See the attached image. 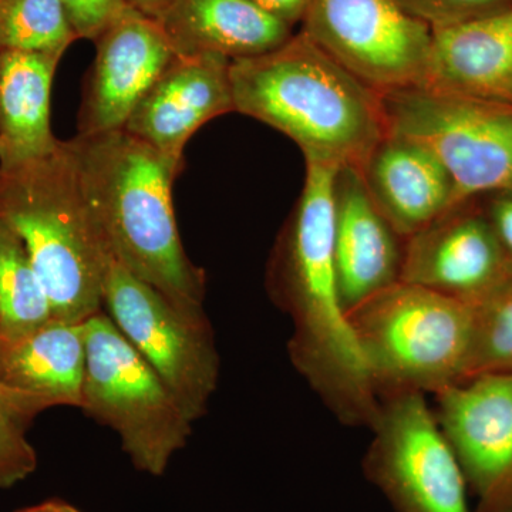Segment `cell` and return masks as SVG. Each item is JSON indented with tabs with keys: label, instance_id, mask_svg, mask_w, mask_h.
<instances>
[{
	"label": "cell",
	"instance_id": "obj_1",
	"mask_svg": "<svg viewBox=\"0 0 512 512\" xmlns=\"http://www.w3.org/2000/svg\"><path fill=\"white\" fill-rule=\"evenodd\" d=\"M266 289L291 319L288 355L296 372L339 423L372 429L380 399L340 298L329 181L303 183L272 249Z\"/></svg>",
	"mask_w": 512,
	"mask_h": 512
},
{
	"label": "cell",
	"instance_id": "obj_2",
	"mask_svg": "<svg viewBox=\"0 0 512 512\" xmlns=\"http://www.w3.org/2000/svg\"><path fill=\"white\" fill-rule=\"evenodd\" d=\"M111 254L185 311H205L207 274L185 252L173 185L183 163L121 128L64 141Z\"/></svg>",
	"mask_w": 512,
	"mask_h": 512
},
{
	"label": "cell",
	"instance_id": "obj_3",
	"mask_svg": "<svg viewBox=\"0 0 512 512\" xmlns=\"http://www.w3.org/2000/svg\"><path fill=\"white\" fill-rule=\"evenodd\" d=\"M235 111L291 138L305 160L359 167L386 134L380 93L302 32L231 63Z\"/></svg>",
	"mask_w": 512,
	"mask_h": 512
},
{
	"label": "cell",
	"instance_id": "obj_4",
	"mask_svg": "<svg viewBox=\"0 0 512 512\" xmlns=\"http://www.w3.org/2000/svg\"><path fill=\"white\" fill-rule=\"evenodd\" d=\"M0 220L25 244L55 319L86 322L103 311L113 254L63 140L47 156L0 168Z\"/></svg>",
	"mask_w": 512,
	"mask_h": 512
},
{
	"label": "cell",
	"instance_id": "obj_5",
	"mask_svg": "<svg viewBox=\"0 0 512 512\" xmlns=\"http://www.w3.org/2000/svg\"><path fill=\"white\" fill-rule=\"evenodd\" d=\"M379 399L467 382L476 306L397 282L348 313Z\"/></svg>",
	"mask_w": 512,
	"mask_h": 512
},
{
	"label": "cell",
	"instance_id": "obj_6",
	"mask_svg": "<svg viewBox=\"0 0 512 512\" xmlns=\"http://www.w3.org/2000/svg\"><path fill=\"white\" fill-rule=\"evenodd\" d=\"M80 410L113 430L134 468L153 477L167 471L194 424L104 311L86 320Z\"/></svg>",
	"mask_w": 512,
	"mask_h": 512
},
{
	"label": "cell",
	"instance_id": "obj_7",
	"mask_svg": "<svg viewBox=\"0 0 512 512\" xmlns=\"http://www.w3.org/2000/svg\"><path fill=\"white\" fill-rule=\"evenodd\" d=\"M386 133L416 141L446 168L457 205L512 191V104L426 84L380 93Z\"/></svg>",
	"mask_w": 512,
	"mask_h": 512
},
{
	"label": "cell",
	"instance_id": "obj_8",
	"mask_svg": "<svg viewBox=\"0 0 512 512\" xmlns=\"http://www.w3.org/2000/svg\"><path fill=\"white\" fill-rule=\"evenodd\" d=\"M103 311L156 370L191 423L202 419L217 392L221 369L207 312L178 308L114 255L104 278Z\"/></svg>",
	"mask_w": 512,
	"mask_h": 512
},
{
	"label": "cell",
	"instance_id": "obj_9",
	"mask_svg": "<svg viewBox=\"0 0 512 512\" xmlns=\"http://www.w3.org/2000/svg\"><path fill=\"white\" fill-rule=\"evenodd\" d=\"M373 439L363 458L367 480L396 512H477L467 480L426 394L380 399Z\"/></svg>",
	"mask_w": 512,
	"mask_h": 512
},
{
	"label": "cell",
	"instance_id": "obj_10",
	"mask_svg": "<svg viewBox=\"0 0 512 512\" xmlns=\"http://www.w3.org/2000/svg\"><path fill=\"white\" fill-rule=\"evenodd\" d=\"M303 35L376 92L424 84L431 29L397 0H309Z\"/></svg>",
	"mask_w": 512,
	"mask_h": 512
},
{
	"label": "cell",
	"instance_id": "obj_11",
	"mask_svg": "<svg viewBox=\"0 0 512 512\" xmlns=\"http://www.w3.org/2000/svg\"><path fill=\"white\" fill-rule=\"evenodd\" d=\"M434 397L477 512H512V375L473 377Z\"/></svg>",
	"mask_w": 512,
	"mask_h": 512
},
{
	"label": "cell",
	"instance_id": "obj_12",
	"mask_svg": "<svg viewBox=\"0 0 512 512\" xmlns=\"http://www.w3.org/2000/svg\"><path fill=\"white\" fill-rule=\"evenodd\" d=\"M474 202L451 208L406 239L400 281L474 306L510 281L511 262Z\"/></svg>",
	"mask_w": 512,
	"mask_h": 512
},
{
	"label": "cell",
	"instance_id": "obj_13",
	"mask_svg": "<svg viewBox=\"0 0 512 512\" xmlns=\"http://www.w3.org/2000/svg\"><path fill=\"white\" fill-rule=\"evenodd\" d=\"M94 43L96 59L84 86L77 134L124 128L144 94L177 56L160 23L130 5Z\"/></svg>",
	"mask_w": 512,
	"mask_h": 512
},
{
	"label": "cell",
	"instance_id": "obj_14",
	"mask_svg": "<svg viewBox=\"0 0 512 512\" xmlns=\"http://www.w3.org/2000/svg\"><path fill=\"white\" fill-rule=\"evenodd\" d=\"M231 63L214 53L175 56L130 114L124 130L183 163L188 140L208 121L235 111Z\"/></svg>",
	"mask_w": 512,
	"mask_h": 512
},
{
	"label": "cell",
	"instance_id": "obj_15",
	"mask_svg": "<svg viewBox=\"0 0 512 512\" xmlns=\"http://www.w3.org/2000/svg\"><path fill=\"white\" fill-rule=\"evenodd\" d=\"M403 238L370 197L359 168L333 178V256L346 313L402 279Z\"/></svg>",
	"mask_w": 512,
	"mask_h": 512
},
{
	"label": "cell",
	"instance_id": "obj_16",
	"mask_svg": "<svg viewBox=\"0 0 512 512\" xmlns=\"http://www.w3.org/2000/svg\"><path fill=\"white\" fill-rule=\"evenodd\" d=\"M367 191L403 238L457 207L453 180L426 147L386 133L359 165Z\"/></svg>",
	"mask_w": 512,
	"mask_h": 512
},
{
	"label": "cell",
	"instance_id": "obj_17",
	"mask_svg": "<svg viewBox=\"0 0 512 512\" xmlns=\"http://www.w3.org/2000/svg\"><path fill=\"white\" fill-rule=\"evenodd\" d=\"M86 322L52 319L18 339H0V384L36 419L52 407L80 409Z\"/></svg>",
	"mask_w": 512,
	"mask_h": 512
},
{
	"label": "cell",
	"instance_id": "obj_18",
	"mask_svg": "<svg viewBox=\"0 0 512 512\" xmlns=\"http://www.w3.org/2000/svg\"><path fill=\"white\" fill-rule=\"evenodd\" d=\"M424 84L512 104V8L431 29Z\"/></svg>",
	"mask_w": 512,
	"mask_h": 512
},
{
	"label": "cell",
	"instance_id": "obj_19",
	"mask_svg": "<svg viewBox=\"0 0 512 512\" xmlns=\"http://www.w3.org/2000/svg\"><path fill=\"white\" fill-rule=\"evenodd\" d=\"M177 56L214 53L234 62L265 55L293 28L251 0H171L157 19Z\"/></svg>",
	"mask_w": 512,
	"mask_h": 512
},
{
	"label": "cell",
	"instance_id": "obj_20",
	"mask_svg": "<svg viewBox=\"0 0 512 512\" xmlns=\"http://www.w3.org/2000/svg\"><path fill=\"white\" fill-rule=\"evenodd\" d=\"M59 53L0 52V168L47 156L60 140L50 126Z\"/></svg>",
	"mask_w": 512,
	"mask_h": 512
},
{
	"label": "cell",
	"instance_id": "obj_21",
	"mask_svg": "<svg viewBox=\"0 0 512 512\" xmlns=\"http://www.w3.org/2000/svg\"><path fill=\"white\" fill-rule=\"evenodd\" d=\"M55 319L19 235L0 220V339H18Z\"/></svg>",
	"mask_w": 512,
	"mask_h": 512
},
{
	"label": "cell",
	"instance_id": "obj_22",
	"mask_svg": "<svg viewBox=\"0 0 512 512\" xmlns=\"http://www.w3.org/2000/svg\"><path fill=\"white\" fill-rule=\"evenodd\" d=\"M74 40L60 0H0V52L64 55Z\"/></svg>",
	"mask_w": 512,
	"mask_h": 512
},
{
	"label": "cell",
	"instance_id": "obj_23",
	"mask_svg": "<svg viewBox=\"0 0 512 512\" xmlns=\"http://www.w3.org/2000/svg\"><path fill=\"white\" fill-rule=\"evenodd\" d=\"M512 375V278L476 306L470 376Z\"/></svg>",
	"mask_w": 512,
	"mask_h": 512
},
{
	"label": "cell",
	"instance_id": "obj_24",
	"mask_svg": "<svg viewBox=\"0 0 512 512\" xmlns=\"http://www.w3.org/2000/svg\"><path fill=\"white\" fill-rule=\"evenodd\" d=\"M33 420L19 400L0 384V490L35 473L37 454L28 439Z\"/></svg>",
	"mask_w": 512,
	"mask_h": 512
},
{
	"label": "cell",
	"instance_id": "obj_25",
	"mask_svg": "<svg viewBox=\"0 0 512 512\" xmlns=\"http://www.w3.org/2000/svg\"><path fill=\"white\" fill-rule=\"evenodd\" d=\"M397 3L430 29L456 25L512 8V0H397Z\"/></svg>",
	"mask_w": 512,
	"mask_h": 512
},
{
	"label": "cell",
	"instance_id": "obj_26",
	"mask_svg": "<svg viewBox=\"0 0 512 512\" xmlns=\"http://www.w3.org/2000/svg\"><path fill=\"white\" fill-rule=\"evenodd\" d=\"M77 39L96 40L127 8L126 0H60Z\"/></svg>",
	"mask_w": 512,
	"mask_h": 512
},
{
	"label": "cell",
	"instance_id": "obj_27",
	"mask_svg": "<svg viewBox=\"0 0 512 512\" xmlns=\"http://www.w3.org/2000/svg\"><path fill=\"white\" fill-rule=\"evenodd\" d=\"M481 208L512 265V191L487 195Z\"/></svg>",
	"mask_w": 512,
	"mask_h": 512
},
{
	"label": "cell",
	"instance_id": "obj_28",
	"mask_svg": "<svg viewBox=\"0 0 512 512\" xmlns=\"http://www.w3.org/2000/svg\"><path fill=\"white\" fill-rule=\"evenodd\" d=\"M251 2L276 18L284 20L293 28L302 22L309 0H251Z\"/></svg>",
	"mask_w": 512,
	"mask_h": 512
},
{
	"label": "cell",
	"instance_id": "obj_29",
	"mask_svg": "<svg viewBox=\"0 0 512 512\" xmlns=\"http://www.w3.org/2000/svg\"><path fill=\"white\" fill-rule=\"evenodd\" d=\"M131 8L144 13L148 18L158 19L171 0H126Z\"/></svg>",
	"mask_w": 512,
	"mask_h": 512
},
{
	"label": "cell",
	"instance_id": "obj_30",
	"mask_svg": "<svg viewBox=\"0 0 512 512\" xmlns=\"http://www.w3.org/2000/svg\"><path fill=\"white\" fill-rule=\"evenodd\" d=\"M18 512H82L74 505L62 500H49L45 503L32 505V507L23 508Z\"/></svg>",
	"mask_w": 512,
	"mask_h": 512
}]
</instances>
